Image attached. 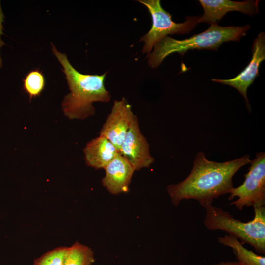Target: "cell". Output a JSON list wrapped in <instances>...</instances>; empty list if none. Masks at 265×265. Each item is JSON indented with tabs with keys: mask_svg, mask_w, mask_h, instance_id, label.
I'll use <instances>...</instances> for the list:
<instances>
[{
	"mask_svg": "<svg viewBox=\"0 0 265 265\" xmlns=\"http://www.w3.org/2000/svg\"><path fill=\"white\" fill-rule=\"evenodd\" d=\"M249 155L223 162L211 161L203 152H198L187 177L178 184L167 187L173 205L183 200L194 199L206 208L214 199L229 194L234 188L232 178L242 166L250 164Z\"/></svg>",
	"mask_w": 265,
	"mask_h": 265,
	"instance_id": "1",
	"label": "cell"
},
{
	"mask_svg": "<svg viewBox=\"0 0 265 265\" xmlns=\"http://www.w3.org/2000/svg\"><path fill=\"white\" fill-rule=\"evenodd\" d=\"M52 50L62 66V71L70 90L61 104L65 115L70 119H83L95 114L93 103H107L111 95L104 85L107 73L84 74L78 72L69 61L65 53L59 52L51 43Z\"/></svg>",
	"mask_w": 265,
	"mask_h": 265,
	"instance_id": "2",
	"label": "cell"
},
{
	"mask_svg": "<svg viewBox=\"0 0 265 265\" xmlns=\"http://www.w3.org/2000/svg\"><path fill=\"white\" fill-rule=\"evenodd\" d=\"M250 26H222L218 22L211 23L205 31L184 40H176L166 36L154 47L147 57L148 63L153 68L158 67L170 54L178 53L182 56L188 50L207 49L217 50L223 43L239 42L250 29Z\"/></svg>",
	"mask_w": 265,
	"mask_h": 265,
	"instance_id": "3",
	"label": "cell"
},
{
	"mask_svg": "<svg viewBox=\"0 0 265 265\" xmlns=\"http://www.w3.org/2000/svg\"><path fill=\"white\" fill-rule=\"evenodd\" d=\"M204 220L210 230H220L240 239L242 244H248L256 252L265 254V207H255L253 219L243 222L234 218L221 208L211 205L206 208Z\"/></svg>",
	"mask_w": 265,
	"mask_h": 265,
	"instance_id": "4",
	"label": "cell"
},
{
	"mask_svg": "<svg viewBox=\"0 0 265 265\" xmlns=\"http://www.w3.org/2000/svg\"><path fill=\"white\" fill-rule=\"evenodd\" d=\"M145 6L150 13L152 21L149 31L139 40L144 43L143 53L150 54L152 48L169 34H187L192 30L198 24L199 16H188L183 23H176L172 20L171 15L161 6L159 0H137Z\"/></svg>",
	"mask_w": 265,
	"mask_h": 265,
	"instance_id": "5",
	"label": "cell"
},
{
	"mask_svg": "<svg viewBox=\"0 0 265 265\" xmlns=\"http://www.w3.org/2000/svg\"><path fill=\"white\" fill-rule=\"evenodd\" d=\"M244 181L241 185L233 188L229 200L235 197L238 199L230 205L242 210L244 207H261L265 205V153H256L252 160L247 173L244 175Z\"/></svg>",
	"mask_w": 265,
	"mask_h": 265,
	"instance_id": "6",
	"label": "cell"
},
{
	"mask_svg": "<svg viewBox=\"0 0 265 265\" xmlns=\"http://www.w3.org/2000/svg\"><path fill=\"white\" fill-rule=\"evenodd\" d=\"M131 108L132 106L123 97L115 100L100 132L99 135L107 138L118 152L129 129L137 117Z\"/></svg>",
	"mask_w": 265,
	"mask_h": 265,
	"instance_id": "7",
	"label": "cell"
},
{
	"mask_svg": "<svg viewBox=\"0 0 265 265\" xmlns=\"http://www.w3.org/2000/svg\"><path fill=\"white\" fill-rule=\"evenodd\" d=\"M252 57L248 65L235 77L228 80L212 79V81L231 86L242 95L246 101L248 109L251 107L247 97V91L257 77L259 75L261 63L265 59V34L260 33L253 41L252 46Z\"/></svg>",
	"mask_w": 265,
	"mask_h": 265,
	"instance_id": "8",
	"label": "cell"
},
{
	"mask_svg": "<svg viewBox=\"0 0 265 265\" xmlns=\"http://www.w3.org/2000/svg\"><path fill=\"white\" fill-rule=\"evenodd\" d=\"M120 153L136 170L149 167L154 159L149 145L141 132L137 117L129 129L119 150Z\"/></svg>",
	"mask_w": 265,
	"mask_h": 265,
	"instance_id": "9",
	"label": "cell"
},
{
	"mask_svg": "<svg viewBox=\"0 0 265 265\" xmlns=\"http://www.w3.org/2000/svg\"><path fill=\"white\" fill-rule=\"evenodd\" d=\"M204 13L200 16L198 23H215L227 12L239 11L252 15L259 12V0L234 1L230 0H199Z\"/></svg>",
	"mask_w": 265,
	"mask_h": 265,
	"instance_id": "10",
	"label": "cell"
},
{
	"mask_svg": "<svg viewBox=\"0 0 265 265\" xmlns=\"http://www.w3.org/2000/svg\"><path fill=\"white\" fill-rule=\"evenodd\" d=\"M104 169L106 174L102 182L110 193L118 194L129 191V185L135 170L120 152Z\"/></svg>",
	"mask_w": 265,
	"mask_h": 265,
	"instance_id": "11",
	"label": "cell"
},
{
	"mask_svg": "<svg viewBox=\"0 0 265 265\" xmlns=\"http://www.w3.org/2000/svg\"><path fill=\"white\" fill-rule=\"evenodd\" d=\"M83 151L86 164L96 169H104L119 152L107 138L100 135L89 142Z\"/></svg>",
	"mask_w": 265,
	"mask_h": 265,
	"instance_id": "12",
	"label": "cell"
},
{
	"mask_svg": "<svg viewBox=\"0 0 265 265\" xmlns=\"http://www.w3.org/2000/svg\"><path fill=\"white\" fill-rule=\"evenodd\" d=\"M218 242L233 249L240 265H265V256L248 250L236 237L229 235L218 237Z\"/></svg>",
	"mask_w": 265,
	"mask_h": 265,
	"instance_id": "13",
	"label": "cell"
},
{
	"mask_svg": "<svg viewBox=\"0 0 265 265\" xmlns=\"http://www.w3.org/2000/svg\"><path fill=\"white\" fill-rule=\"evenodd\" d=\"M94 261L93 251L84 245L76 242L67 248L63 265H92Z\"/></svg>",
	"mask_w": 265,
	"mask_h": 265,
	"instance_id": "14",
	"label": "cell"
},
{
	"mask_svg": "<svg viewBox=\"0 0 265 265\" xmlns=\"http://www.w3.org/2000/svg\"><path fill=\"white\" fill-rule=\"evenodd\" d=\"M23 89L30 99L40 96L46 85V79L39 69L29 71L23 79Z\"/></svg>",
	"mask_w": 265,
	"mask_h": 265,
	"instance_id": "15",
	"label": "cell"
},
{
	"mask_svg": "<svg viewBox=\"0 0 265 265\" xmlns=\"http://www.w3.org/2000/svg\"><path fill=\"white\" fill-rule=\"evenodd\" d=\"M67 248L59 247L34 260L33 265H63Z\"/></svg>",
	"mask_w": 265,
	"mask_h": 265,
	"instance_id": "16",
	"label": "cell"
},
{
	"mask_svg": "<svg viewBox=\"0 0 265 265\" xmlns=\"http://www.w3.org/2000/svg\"><path fill=\"white\" fill-rule=\"evenodd\" d=\"M5 18V16L3 13L1 5H0V49L2 46L5 45V43L4 42L1 40V36L2 35H3V26L2 25V23L4 22V19ZM2 59L1 58L0 56V68H2Z\"/></svg>",
	"mask_w": 265,
	"mask_h": 265,
	"instance_id": "17",
	"label": "cell"
},
{
	"mask_svg": "<svg viewBox=\"0 0 265 265\" xmlns=\"http://www.w3.org/2000/svg\"><path fill=\"white\" fill-rule=\"evenodd\" d=\"M213 265H240L237 261H227L222 262L217 264H214Z\"/></svg>",
	"mask_w": 265,
	"mask_h": 265,
	"instance_id": "18",
	"label": "cell"
}]
</instances>
